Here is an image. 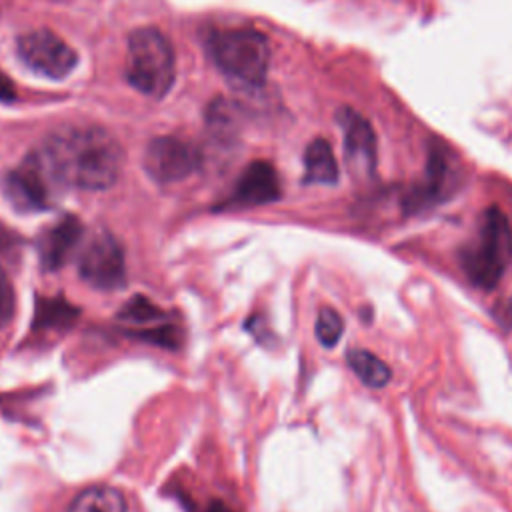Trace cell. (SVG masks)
<instances>
[{
    "mask_svg": "<svg viewBox=\"0 0 512 512\" xmlns=\"http://www.w3.org/2000/svg\"><path fill=\"white\" fill-rule=\"evenodd\" d=\"M346 362L350 370L360 378V382L366 384L368 388H384L390 382V376H392L390 366L368 350H362V348L348 350Z\"/></svg>",
    "mask_w": 512,
    "mask_h": 512,
    "instance_id": "16",
    "label": "cell"
},
{
    "mask_svg": "<svg viewBox=\"0 0 512 512\" xmlns=\"http://www.w3.org/2000/svg\"><path fill=\"white\" fill-rule=\"evenodd\" d=\"M304 182L308 184H336L338 162L332 146L324 138H314L304 152Z\"/></svg>",
    "mask_w": 512,
    "mask_h": 512,
    "instance_id": "13",
    "label": "cell"
},
{
    "mask_svg": "<svg viewBox=\"0 0 512 512\" xmlns=\"http://www.w3.org/2000/svg\"><path fill=\"white\" fill-rule=\"evenodd\" d=\"M280 198V178L276 168L266 160H254L240 174L228 206L234 208H252L270 204Z\"/></svg>",
    "mask_w": 512,
    "mask_h": 512,
    "instance_id": "11",
    "label": "cell"
},
{
    "mask_svg": "<svg viewBox=\"0 0 512 512\" xmlns=\"http://www.w3.org/2000/svg\"><path fill=\"white\" fill-rule=\"evenodd\" d=\"M502 316H504V324H506V326H512V296H510V300L506 302V306H504V310H502Z\"/></svg>",
    "mask_w": 512,
    "mask_h": 512,
    "instance_id": "21",
    "label": "cell"
},
{
    "mask_svg": "<svg viewBox=\"0 0 512 512\" xmlns=\"http://www.w3.org/2000/svg\"><path fill=\"white\" fill-rule=\"evenodd\" d=\"M316 338L324 348H332L338 344L344 332V320L334 308H322L316 316Z\"/></svg>",
    "mask_w": 512,
    "mask_h": 512,
    "instance_id": "18",
    "label": "cell"
},
{
    "mask_svg": "<svg viewBox=\"0 0 512 512\" xmlns=\"http://www.w3.org/2000/svg\"><path fill=\"white\" fill-rule=\"evenodd\" d=\"M16 98L14 82L0 70V102H12Z\"/></svg>",
    "mask_w": 512,
    "mask_h": 512,
    "instance_id": "20",
    "label": "cell"
},
{
    "mask_svg": "<svg viewBox=\"0 0 512 512\" xmlns=\"http://www.w3.org/2000/svg\"><path fill=\"white\" fill-rule=\"evenodd\" d=\"M206 512H234V510L228 508L224 502H218V500H216V502H212V504L208 506Z\"/></svg>",
    "mask_w": 512,
    "mask_h": 512,
    "instance_id": "22",
    "label": "cell"
},
{
    "mask_svg": "<svg viewBox=\"0 0 512 512\" xmlns=\"http://www.w3.org/2000/svg\"><path fill=\"white\" fill-rule=\"evenodd\" d=\"M146 174L160 182L172 184L188 178L200 166V152L194 144L178 136H158L148 142L144 150Z\"/></svg>",
    "mask_w": 512,
    "mask_h": 512,
    "instance_id": "8",
    "label": "cell"
},
{
    "mask_svg": "<svg viewBox=\"0 0 512 512\" xmlns=\"http://www.w3.org/2000/svg\"><path fill=\"white\" fill-rule=\"evenodd\" d=\"M118 320L128 326L130 334L134 338L142 336L144 332L168 322V316L164 310H160L154 302H150L146 296L138 294L130 298L120 310H118Z\"/></svg>",
    "mask_w": 512,
    "mask_h": 512,
    "instance_id": "14",
    "label": "cell"
},
{
    "mask_svg": "<svg viewBox=\"0 0 512 512\" xmlns=\"http://www.w3.org/2000/svg\"><path fill=\"white\" fill-rule=\"evenodd\" d=\"M454 182V166L450 154L440 144H430L424 178L404 196V212L418 214L448 198Z\"/></svg>",
    "mask_w": 512,
    "mask_h": 512,
    "instance_id": "9",
    "label": "cell"
},
{
    "mask_svg": "<svg viewBox=\"0 0 512 512\" xmlns=\"http://www.w3.org/2000/svg\"><path fill=\"white\" fill-rule=\"evenodd\" d=\"M68 512H126V500L112 486H90L70 502Z\"/></svg>",
    "mask_w": 512,
    "mask_h": 512,
    "instance_id": "15",
    "label": "cell"
},
{
    "mask_svg": "<svg viewBox=\"0 0 512 512\" xmlns=\"http://www.w3.org/2000/svg\"><path fill=\"white\" fill-rule=\"evenodd\" d=\"M14 308H16L14 286L8 278V274L0 268V328H4L12 320Z\"/></svg>",
    "mask_w": 512,
    "mask_h": 512,
    "instance_id": "19",
    "label": "cell"
},
{
    "mask_svg": "<svg viewBox=\"0 0 512 512\" xmlns=\"http://www.w3.org/2000/svg\"><path fill=\"white\" fill-rule=\"evenodd\" d=\"M78 318V308L68 304L64 298H36V314L34 328L52 330L66 328Z\"/></svg>",
    "mask_w": 512,
    "mask_h": 512,
    "instance_id": "17",
    "label": "cell"
},
{
    "mask_svg": "<svg viewBox=\"0 0 512 512\" xmlns=\"http://www.w3.org/2000/svg\"><path fill=\"white\" fill-rule=\"evenodd\" d=\"M16 50L28 68L52 80L66 78L78 62L74 48L56 32L44 28L22 34L16 42Z\"/></svg>",
    "mask_w": 512,
    "mask_h": 512,
    "instance_id": "7",
    "label": "cell"
},
{
    "mask_svg": "<svg viewBox=\"0 0 512 512\" xmlns=\"http://www.w3.org/2000/svg\"><path fill=\"white\" fill-rule=\"evenodd\" d=\"M336 120L342 128L344 158L352 174L370 176L376 168V134L372 124L352 108H340Z\"/></svg>",
    "mask_w": 512,
    "mask_h": 512,
    "instance_id": "10",
    "label": "cell"
},
{
    "mask_svg": "<svg viewBox=\"0 0 512 512\" xmlns=\"http://www.w3.org/2000/svg\"><path fill=\"white\" fill-rule=\"evenodd\" d=\"M82 280L98 290H116L124 286L126 264L120 242L106 230L90 236L78 256Z\"/></svg>",
    "mask_w": 512,
    "mask_h": 512,
    "instance_id": "6",
    "label": "cell"
},
{
    "mask_svg": "<svg viewBox=\"0 0 512 512\" xmlns=\"http://www.w3.org/2000/svg\"><path fill=\"white\" fill-rule=\"evenodd\" d=\"M82 234H84V226L80 218L72 214L62 216L58 222L46 228L38 244V256H40L42 268L46 270L62 268L68 262L74 248L80 244Z\"/></svg>",
    "mask_w": 512,
    "mask_h": 512,
    "instance_id": "12",
    "label": "cell"
},
{
    "mask_svg": "<svg viewBox=\"0 0 512 512\" xmlns=\"http://www.w3.org/2000/svg\"><path fill=\"white\" fill-rule=\"evenodd\" d=\"M458 258L474 286L492 290L500 282L512 262V228L498 206H490L482 214L476 238L460 250Z\"/></svg>",
    "mask_w": 512,
    "mask_h": 512,
    "instance_id": "2",
    "label": "cell"
},
{
    "mask_svg": "<svg viewBox=\"0 0 512 512\" xmlns=\"http://www.w3.org/2000/svg\"><path fill=\"white\" fill-rule=\"evenodd\" d=\"M42 146L66 186L106 190L120 176L122 148L104 128H64L54 132Z\"/></svg>",
    "mask_w": 512,
    "mask_h": 512,
    "instance_id": "1",
    "label": "cell"
},
{
    "mask_svg": "<svg viewBox=\"0 0 512 512\" xmlns=\"http://www.w3.org/2000/svg\"><path fill=\"white\" fill-rule=\"evenodd\" d=\"M208 50L224 76L240 86H260L270 64L266 38L250 28L218 30L208 40Z\"/></svg>",
    "mask_w": 512,
    "mask_h": 512,
    "instance_id": "4",
    "label": "cell"
},
{
    "mask_svg": "<svg viewBox=\"0 0 512 512\" xmlns=\"http://www.w3.org/2000/svg\"><path fill=\"white\" fill-rule=\"evenodd\" d=\"M64 186L44 146L22 158L2 180L4 194L18 212H42L52 208Z\"/></svg>",
    "mask_w": 512,
    "mask_h": 512,
    "instance_id": "5",
    "label": "cell"
},
{
    "mask_svg": "<svg viewBox=\"0 0 512 512\" xmlns=\"http://www.w3.org/2000/svg\"><path fill=\"white\" fill-rule=\"evenodd\" d=\"M126 78L142 94L162 98L176 78V58L168 38L152 26L138 28L128 38Z\"/></svg>",
    "mask_w": 512,
    "mask_h": 512,
    "instance_id": "3",
    "label": "cell"
}]
</instances>
